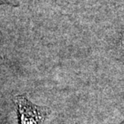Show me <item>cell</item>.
<instances>
[{
  "instance_id": "cell-3",
  "label": "cell",
  "mask_w": 124,
  "mask_h": 124,
  "mask_svg": "<svg viewBox=\"0 0 124 124\" xmlns=\"http://www.w3.org/2000/svg\"><path fill=\"white\" fill-rule=\"evenodd\" d=\"M123 45H124V39H123Z\"/></svg>"
},
{
  "instance_id": "cell-4",
  "label": "cell",
  "mask_w": 124,
  "mask_h": 124,
  "mask_svg": "<svg viewBox=\"0 0 124 124\" xmlns=\"http://www.w3.org/2000/svg\"><path fill=\"white\" fill-rule=\"evenodd\" d=\"M120 124H124V122H123V123H120Z\"/></svg>"
},
{
  "instance_id": "cell-1",
  "label": "cell",
  "mask_w": 124,
  "mask_h": 124,
  "mask_svg": "<svg viewBox=\"0 0 124 124\" xmlns=\"http://www.w3.org/2000/svg\"><path fill=\"white\" fill-rule=\"evenodd\" d=\"M13 101L18 124H44L51 114L48 107L34 104L25 94L16 96Z\"/></svg>"
},
{
  "instance_id": "cell-2",
  "label": "cell",
  "mask_w": 124,
  "mask_h": 124,
  "mask_svg": "<svg viewBox=\"0 0 124 124\" xmlns=\"http://www.w3.org/2000/svg\"><path fill=\"white\" fill-rule=\"evenodd\" d=\"M3 4L11 5V6L14 7H16L19 5V3L17 2V0H0V5Z\"/></svg>"
}]
</instances>
